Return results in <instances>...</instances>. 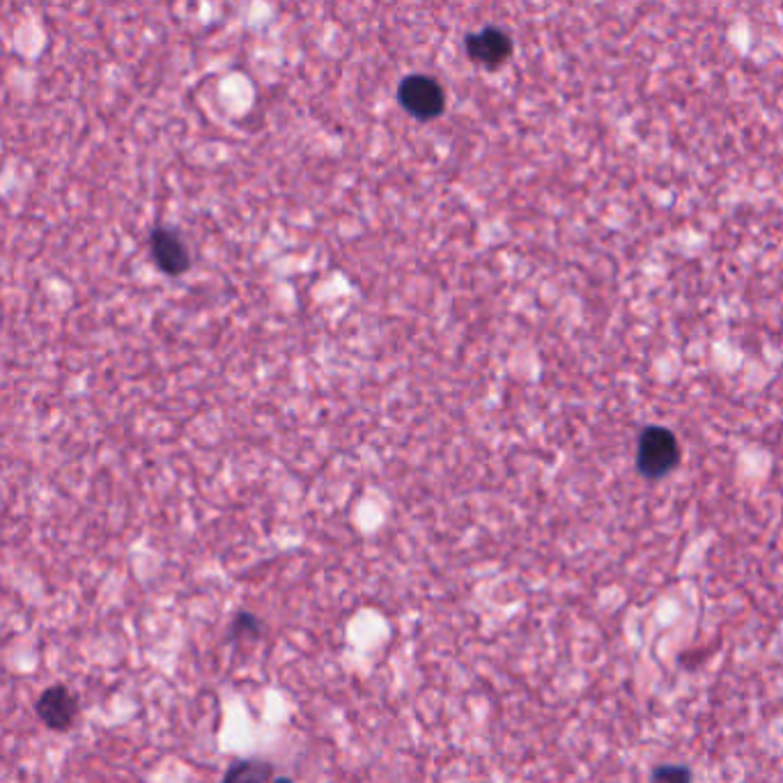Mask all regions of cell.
<instances>
[{
  "label": "cell",
  "instance_id": "obj_4",
  "mask_svg": "<svg viewBox=\"0 0 783 783\" xmlns=\"http://www.w3.org/2000/svg\"><path fill=\"white\" fill-rule=\"evenodd\" d=\"M467 53L473 62L483 64V68H502L513 53V39L502 28L490 26L467 37Z\"/></svg>",
  "mask_w": 783,
  "mask_h": 783
},
{
  "label": "cell",
  "instance_id": "obj_3",
  "mask_svg": "<svg viewBox=\"0 0 783 783\" xmlns=\"http://www.w3.org/2000/svg\"><path fill=\"white\" fill-rule=\"evenodd\" d=\"M35 712L49 731H70L79 716V699L68 685H51L35 703Z\"/></svg>",
  "mask_w": 783,
  "mask_h": 783
},
{
  "label": "cell",
  "instance_id": "obj_6",
  "mask_svg": "<svg viewBox=\"0 0 783 783\" xmlns=\"http://www.w3.org/2000/svg\"><path fill=\"white\" fill-rule=\"evenodd\" d=\"M276 774V770L265 763V760H234V763L226 770L224 779L226 781H265L272 779Z\"/></svg>",
  "mask_w": 783,
  "mask_h": 783
},
{
  "label": "cell",
  "instance_id": "obj_5",
  "mask_svg": "<svg viewBox=\"0 0 783 783\" xmlns=\"http://www.w3.org/2000/svg\"><path fill=\"white\" fill-rule=\"evenodd\" d=\"M149 251L157 267L168 276H182L191 267V257L186 244L178 232L168 228H157L149 237Z\"/></svg>",
  "mask_w": 783,
  "mask_h": 783
},
{
  "label": "cell",
  "instance_id": "obj_8",
  "mask_svg": "<svg viewBox=\"0 0 783 783\" xmlns=\"http://www.w3.org/2000/svg\"><path fill=\"white\" fill-rule=\"evenodd\" d=\"M652 779H658V781H687V779H691V772L687 768H680V766H664V768L652 772Z\"/></svg>",
  "mask_w": 783,
  "mask_h": 783
},
{
  "label": "cell",
  "instance_id": "obj_7",
  "mask_svg": "<svg viewBox=\"0 0 783 783\" xmlns=\"http://www.w3.org/2000/svg\"><path fill=\"white\" fill-rule=\"evenodd\" d=\"M263 633V621H260L255 614L251 612H239L230 625V637L239 639V637H257Z\"/></svg>",
  "mask_w": 783,
  "mask_h": 783
},
{
  "label": "cell",
  "instance_id": "obj_1",
  "mask_svg": "<svg viewBox=\"0 0 783 783\" xmlns=\"http://www.w3.org/2000/svg\"><path fill=\"white\" fill-rule=\"evenodd\" d=\"M678 462H680V444L676 439V434L660 425L646 427L641 432L637 444V469L641 471V475L658 481V478H664L676 469Z\"/></svg>",
  "mask_w": 783,
  "mask_h": 783
},
{
  "label": "cell",
  "instance_id": "obj_2",
  "mask_svg": "<svg viewBox=\"0 0 783 783\" xmlns=\"http://www.w3.org/2000/svg\"><path fill=\"white\" fill-rule=\"evenodd\" d=\"M400 104L407 108L409 116L419 120H434L444 113L446 95L442 85L423 74L407 76L398 88Z\"/></svg>",
  "mask_w": 783,
  "mask_h": 783
}]
</instances>
